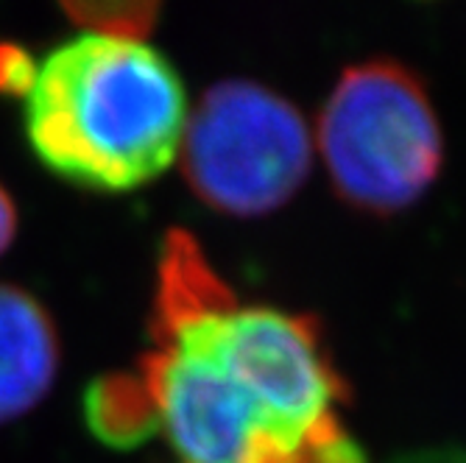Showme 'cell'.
I'll use <instances>...</instances> for the list:
<instances>
[{"instance_id": "cell-1", "label": "cell", "mask_w": 466, "mask_h": 463, "mask_svg": "<svg viewBox=\"0 0 466 463\" xmlns=\"http://www.w3.org/2000/svg\"><path fill=\"white\" fill-rule=\"evenodd\" d=\"M187 129L182 78L143 36L81 31L34 67L25 132L67 182L120 193L167 171Z\"/></svg>"}, {"instance_id": "cell-2", "label": "cell", "mask_w": 466, "mask_h": 463, "mask_svg": "<svg viewBox=\"0 0 466 463\" xmlns=\"http://www.w3.org/2000/svg\"><path fill=\"white\" fill-rule=\"evenodd\" d=\"M157 344L204 352L282 433L313 447L341 428L350 391L313 316L238 307L232 290L185 302H157Z\"/></svg>"}, {"instance_id": "cell-3", "label": "cell", "mask_w": 466, "mask_h": 463, "mask_svg": "<svg viewBox=\"0 0 466 463\" xmlns=\"http://www.w3.org/2000/svg\"><path fill=\"white\" fill-rule=\"evenodd\" d=\"M319 148L335 193L371 216L410 206L444 159L425 84L391 59L344 70L319 117Z\"/></svg>"}, {"instance_id": "cell-4", "label": "cell", "mask_w": 466, "mask_h": 463, "mask_svg": "<svg viewBox=\"0 0 466 463\" xmlns=\"http://www.w3.org/2000/svg\"><path fill=\"white\" fill-rule=\"evenodd\" d=\"M182 171L218 213L266 216L310 174V132L302 112L254 81H224L187 117Z\"/></svg>"}, {"instance_id": "cell-5", "label": "cell", "mask_w": 466, "mask_h": 463, "mask_svg": "<svg viewBox=\"0 0 466 463\" xmlns=\"http://www.w3.org/2000/svg\"><path fill=\"white\" fill-rule=\"evenodd\" d=\"M137 374L179 463H310V447L271 425L204 352L157 344Z\"/></svg>"}, {"instance_id": "cell-6", "label": "cell", "mask_w": 466, "mask_h": 463, "mask_svg": "<svg viewBox=\"0 0 466 463\" xmlns=\"http://www.w3.org/2000/svg\"><path fill=\"white\" fill-rule=\"evenodd\" d=\"M56 335L28 293L0 285V422L31 410L56 374Z\"/></svg>"}, {"instance_id": "cell-7", "label": "cell", "mask_w": 466, "mask_h": 463, "mask_svg": "<svg viewBox=\"0 0 466 463\" xmlns=\"http://www.w3.org/2000/svg\"><path fill=\"white\" fill-rule=\"evenodd\" d=\"M90 425L109 444H140L157 430V413L140 374L90 388Z\"/></svg>"}, {"instance_id": "cell-8", "label": "cell", "mask_w": 466, "mask_h": 463, "mask_svg": "<svg viewBox=\"0 0 466 463\" xmlns=\"http://www.w3.org/2000/svg\"><path fill=\"white\" fill-rule=\"evenodd\" d=\"M15 226H17V216H15V206L9 201V196L0 190V251H4L12 237H15Z\"/></svg>"}]
</instances>
